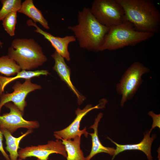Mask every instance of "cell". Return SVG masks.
<instances>
[{"instance_id": "obj_22", "label": "cell", "mask_w": 160, "mask_h": 160, "mask_svg": "<svg viewBox=\"0 0 160 160\" xmlns=\"http://www.w3.org/2000/svg\"><path fill=\"white\" fill-rule=\"evenodd\" d=\"M148 115L151 116L153 119V123L151 128L150 129L149 132L150 133L152 129L156 127L160 128V114H156L152 111H150L148 113Z\"/></svg>"}, {"instance_id": "obj_26", "label": "cell", "mask_w": 160, "mask_h": 160, "mask_svg": "<svg viewBox=\"0 0 160 160\" xmlns=\"http://www.w3.org/2000/svg\"><path fill=\"white\" fill-rule=\"evenodd\" d=\"M50 160H52V159H50Z\"/></svg>"}, {"instance_id": "obj_25", "label": "cell", "mask_w": 160, "mask_h": 160, "mask_svg": "<svg viewBox=\"0 0 160 160\" xmlns=\"http://www.w3.org/2000/svg\"><path fill=\"white\" fill-rule=\"evenodd\" d=\"M17 160H23L20 158H19L18 159H17Z\"/></svg>"}, {"instance_id": "obj_23", "label": "cell", "mask_w": 160, "mask_h": 160, "mask_svg": "<svg viewBox=\"0 0 160 160\" xmlns=\"http://www.w3.org/2000/svg\"><path fill=\"white\" fill-rule=\"evenodd\" d=\"M3 134L0 130V151L3 156L6 160H10L9 156L7 154L4 150L3 145Z\"/></svg>"}, {"instance_id": "obj_19", "label": "cell", "mask_w": 160, "mask_h": 160, "mask_svg": "<svg viewBox=\"0 0 160 160\" xmlns=\"http://www.w3.org/2000/svg\"><path fill=\"white\" fill-rule=\"evenodd\" d=\"M21 69L16 63L8 55L0 57V73L7 77L17 74Z\"/></svg>"}, {"instance_id": "obj_1", "label": "cell", "mask_w": 160, "mask_h": 160, "mask_svg": "<svg viewBox=\"0 0 160 160\" xmlns=\"http://www.w3.org/2000/svg\"><path fill=\"white\" fill-rule=\"evenodd\" d=\"M77 23L68 28L73 33L80 47L95 52L99 51L110 28L100 23L90 8L86 7L78 11Z\"/></svg>"}, {"instance_id": "obj_7", "label": "cell", "mask_w": 160, "mask_h": 160, "mask_svg": "<svg viewBox=\"0 0 160 160\" xmlns=\"http://www.w3.org/2000/svg\"><path fill=\"white\" fill-rule=\"evenodd\" d=\"M14 90L11 93H3L0 97V113L2 107L6 103L12 102L24 114L27 105L25 98L29 93L41 89V86L31 82V79H25L23 83L17 81L12 87Z\"/></svg>"}, {"instance_id": "obj_12", "label": "cell", "mask_w": 160, "mask_h": 160, "mask_svg": "<svg viewBox=\"0 0 160 160\" xmlns=\"http://www.w3.org/2000/svg\"><path fill=\"white\" fill-rule=\"evenodd\" d=\"M51 57L55 62L53 69L76 95L78 104L81 105L86 99V97L78 91L72 83L70 76V68L65 62L64 58L56 51L52 55Z\"/></svg>"}, {"instance_id": "obj_4", "label": "cell", "mask_w": 160, "mask_h": 160, "mask_svg": "<svg viewBox=\"0 0 160 160\" xmlns=\"http://www.w3.org/2000/svg\"><path fill=\"white\" fill-rule=\"evenodd\" d=\"M154 33L136 30L133 24L124 21L110 28L99 51L112 50L133 46L152 37Z\"/></svg>"}, {"instance_id": "obj_16", "label": "cell", "mask_w": 160, "mask_h": 160, "mask_svg": "<svg viewBox=\"0 0 160 160\" xmlns=\"http://www.w3.org/2000/svg\"><path fill=\"white\" fill-rule=\"evenodd\" d=\"M6 140V146L5 148L9 153L10 160H17L19 157L18 150L20 148L19 144L21 140L25 137L32 132V129H28L25 133L18 137H14L7 129L0 128Z\"/></svg>"}, {"instance_id": "obj_9", "label": "cell", "mask_w": 160, "mask_h": 160, "mask_svg": "<svg viewBox=\"0 0 160 160\" xmlns=\"http://www.w3.org/2000/svg\"><path fill=\"white\" fill-rule=\"evenodd\" d=\"M18 153L19 158L23 160L34 157L37 160H48L49 156L54 153L60 154L65 158L67 156L65 146L62 141L57 139L55 141L49 140L46 144L21 148Z\"/></svg>"}, {"instance_id": "obj_8", "label": "cell", "mask_w": 160, "mask_h": 160, "mask_svg": "<svg viewBox=\"0 0 160 160\" xmlns=\"http://www.w3.org/2000/svg\"><path fill=\"white\" fill-rule=\"evenodd\" d=\"M4 106L9 109L10 112L0 115V128L6 129L13 134L20 128L32 129L39 127V123L38 121L25 119L23 117V114L13 103L8 102Z\"/></svg>"}, {"instance_id": "obj_18", "label": "cell", "mask_w": 160, "mask_h": 160, "mask_svg": "<svg viewBox=\"0 0 160 160\" xmlns=\"http://www.w3.org/2000/svg\"><path fill=\"white\" fill-rule=\"evenodd\" d=\"M49 74L48 71L47 70H42L33 71L22 70L13 77H8L0 75V97L4 92V88L7 85L16 79L21 78L25 79H30L42 75L46 76Z\"/></svg>"}, {"instance_id": "obj_6", "label": "cell", "mask_w": 160, "mask_h": 160, "mask_svg": "<svg viewBox=\"0 0 160 160\" xmlns=\"http://www.w3.org/2000/svg\"><path fill=\"white\" fill-rule=\"evenodd\" d=\"M90 9L99 22L109 28L126 21L124 9L116 0H95Z\"/></svg>"}, {"instance_id": "obj_3", "label": "cell", "mask_w": 160, "mask_h": 160, "mask_svg": "<svg viewBox=\"0 0 160 160\" xmlns=\"http://www.w3.org/2000/svg\"><path fill=\"white\" fill-rule=\"evenodd\" d=\"M8 55L22 70L35 69L47 60L42 47L32 38L14 39L8 49Z\"/></svg>"}, {"instance_id": "obj_14", "label": "cell", "mask_w": 160, "mask_h": 160, "mask_svg": "<svg viewBox=\"0 0 160 160\" xmlns=\"http://www.w3.org/2000/svg\"><path fill=\"white\" fill-rule=\"evenodd\" d=\"M103 115L102 113H99L95 119L94 124L90 127V128L93 129L94 132L93 133H88L91 136L92 147L90 153L85 157V160H90L95 155L100 153H107L112 156H113L115 154V149L113 148L106 147L103 146L98 137V127Z\"/></svg>"}, {"instance_id": "obj_24", "label": "cell", "mask_w": 160, "mask_h": 160, "mask_svg": "<svg viewBox=\"0 0 160 160\" xmlns=\"http://www.w3.org/2000/svg\"><path fill=\"white\" fill-rule=\"evenodd\" d=\"M3 43L0 40V47H2L3 46Z\"/></svg>"}, {"instance_id": "obj_13", "label": "cell", "mask_w": 160, "mask_h": 160, "mask_svg": "<svg viewBox=\"0 0 160 160\" xmlns=\"http://www.w3.org/2000/svg\"><path fill=\"white\" fill-rule=\"evenodd\" d=\"M156 137V135L150 137V133L147 131L144 134V138L139 143L136 144L120 145L113 140L109 137L107 138L116 146L114 155L111 160L116 156L123 151L129 150H139L143 152L146 155L148 160H153L151 155V147L152 143Z\"/></svg>"}, {"instance_id": "obj_11", "label": "cell", "mask_w": 160, "mask_h": 160, "mask_svg": "<svg viewBox=\"0 0 160 160\" xmlns=\"http://www.w3.org/2000/svg\"><path fill=\"white\" fill-rule=\"evenodd\" d=\"M26 23L28 26H33L36 28L35 32L42 35L46 39L49 41L55 50L67 61L71 60L70 53L68 50L69 44L75 42L76 39L74 36H66L61 37L55 36L46 31L43 30L38 27L36 23L31 19L27 21Z\"/></svg>"}, {"instance_id": "obj_21", "label": "cell", "mask_w": 160, "mask_h": 160, "mask_svg": "<svg viewBox=\"0 0 160 160\" xmlns=\"http://www.w3.org/2000/svg\"><path fill=\"white\" fill-rule=\"evenodd\" d=\"M17 12H12L8 14L2 20V25L5 31L11 36L15 35L17 22Z\"/></svg>"}, {"instance_id": "obj_15", "label": "cell", "mask_w": 160, "mask_h": 160, "mask_svg": "<svg viewBox=\"0 0 160 160\" xmlns=\"http://www.w3.org/2000/svg\"><path fill=\"white\" fill-rule=\"evenodd\" d=\"M18 12L28 17L34 23H38L45 29H50L48 21L41 11L35 7L33 0H25L22 3L21 7Z\"/></svg>"}, {"instance_id": "obj_10", "label": "cell", "mask_w": 160, "mask_h": 160, "mask_svg": "<svg viewBox=\"0 0 160 160\" xmlns=\"http://www.w3.org/2000/svg\"><path fill=\"white\" fill-rule=\"evenodd\" d=\"M97 105L93 107L91 104L87 105L83 109L78 108L75 111L76 117L72 122L65 129L54 132V135L57 139L60 138L63 139H72L77 136H81L84 135L87 137L88 133L86 131V127L82 130L79 129L81 121L83 117L89 111L96 109L102 108L104 107L107 102L105 99L101 100Z\"/></svg>"}, {"instance_id": "obj_5", "label": "cell", "mask_w": 160, "mask_h": 160, "mask_svg": "<svg viewBox=\"0 0 160 160\" xmlns=\"http://www.w3.org/2000/svg\"><path fill=\"white\" fill-rule=\"evenodd\" d=\"M150 71L142 63L135 62L125 71L116 86L117 92L121 95V105L132 99L143 82L142 76Z\"/></svg>"}, {"instance_id": "obj_20", "label": "cell", "mask_w": 160, "mask_h": 160, "mask_svg": "<svg viewBox=\"0 0 160 160\" xmlns=\"http://www.w3.org/2000/svg\"><path fill=\"white\" fill-rule=\"evenodd\" d=\"M2 6L0 10V21L3 20L9 14L12 12H18L22 4L21 0H1Z\"/></svg>"}, {"instance_id": "obj_2", "label": "cell", "mask_w": 160, "mask_h": 160, "mask_svg": "<svg viewBox=\"0 0 160 160\" xmlns=\"http://www.w3.org/2000/svg\"><path fill=\"white\" fill-rule=\"evenodd\" d=\"M122 6L126 21L132 23L138 31L158 32L160 25V13L151 0H116Z\"/></svg>"}, {"instance_id": "obj_17", "label": "cell", "mask_w": 160, "mask_h": 160, "mask_svg": "<svg viewBox=\"0 0 160 160\" xmlns=\"http://www.w3.org/2000/svg\"><path fill=\"white\" fill-rule=\"evenodd\" d=\"M81 136H77L73 140L61 138L67 153V160H85L82 151L80 148Z\"/></svg>"}]
</instances>
